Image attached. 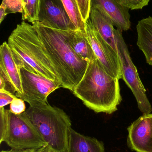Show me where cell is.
I'll list each match as a JSON object with an SVG mask.
<instances>
[{
  "instance_id": "6da1fadb",
  "label": "cell",
  "mask_w": 152,
  "mask_h": 152,
  "mask_svg": "<svg viewBox=\"0 0 152 152\" xmlns=\"http://www.w3.org/2000/svg\"><path fill=\"white\" fill-rule=\"evenodd\" d=\"M33 25L44 52L55 69L62 87L73 91L84 75L88 62L80 58L70 47L69 31L54 29L37 23Z\"/></svg>"
},
{
  "instance_id": "7a4b0ae2",
  "label": "cell",
  "mask_w": 152,
  "mask_h": 152,
  "mask_svg": "<svg viewBox=\"0 0 152 152\" xmlns=\"http://www.w3.org/2000/svg\"><path fill=\"white\" fill-rule=\"evenodd\" d=\"M119 79L109 75L98 59L88 63L84 75L73 94L97 113L112 114L122 100Z\"/></svg>"
},
{
  "instance_id": "3957f363",
  "label": "cell",
  "mask_w": 152,
  "mask_h": 152,
  "mask_svg": "<svg viewBox=\"0 0 152 152\" xmlns=\"http://www.w3.org/2000/svg\"><path fill=\"white\" fill-rule=\"evenodd\" d=\"M7 43L20 68H25L60 83L54 67L43 50L38 34L33 25L24 21L17 25L9 37Z\"/></svg>"
},
{
  "instance_id": "277c9868",
  "label": "cell",
  "mask_w": 152,
  "mask_h": 152,
  "mask_svg": "<svg viewBox=\"0 0 152 152\" xmlns=\"http://www.w3.org/2000/svg\"><path fill=\"white\" fill-rule=\"evenodd\" d=\"M49 146L67 152L71 121L62 109L49 104L30 106L22 113Z\"/></svg>"
},
{
  "instance_id": "5b68a950",
  "label": "cell",
  "mask_w": 152,
  "mask_h": 152,
  "mask_svg": "<svg viewBox=\"0 0 152 152\" xmlns=\"http://www.w3.org/2000/svg\"><path fill=\"white\" fill-rule=\"evenodd\" d=\"M8 126L4 142L11 150H37L47 144L33 125L23 115L14 114L7 110Z\"/></svg>"
},
{
  "instance_id": "8992f818",
  "label": "cell",
  "mask_w": 152,
  "mask_h": 152,
  "mask_svg": "<svg viewBox=\"0 0 152 152\" xmlns=\"http://www.w3.org/2000/svg\"><path fill=\"white\" fill-rule=\"evenodd\" d=\"M118 29L116 35L117 53L120 62L122 79L133 92L138 108L143 114H150L151 104L146 94V90L140 79L136 67L132 61L123 36Z\"/></svg>"
},
{
  "instance_id": "52a82bcc",
  "label": "cell",
  "mask_w": 152,
  "mask_h": 152,
  "mask_svg": "<svg viewBox=\"0 0 152 152\" xmlns=\"http://www.w3.org/2000/svg\"><path fill=\"white\" fill-rule=\"evenodd\" d=\"M23 94L17 97L30 106L47 104L48 96L62 87L60 83L31 72L25 68L20 69Z\"/></svg>"
},
{
  "instance_id": "ba28073f",
  "label": "cell",
  "mask_w": 152,
  "mask_h": 152,
  "mask_svg": "<svg viewBox=\"0 0 152 152\" xmlns=\"http://www.w3.org/2000/svg\"><path fill=\"white\" fill-rule=\"evenodd\" d=\"M85 25L86 31L92 49L105 71L112 77L122 79L117 52L104 40L94 27L89 18L86 21Z\"/></svg>"
},
{
  "instance_id": "9c48e42d",
  "label": "cell",
  "mask_w": 152,
  "mask_h": 152,
  "mask_svg": "<svg viewBox=\"0 0 152 152\" xmlns=\"http://www.w3.org/2000/svg\"><path fill=\"white\" fill-rule=\"evenodd\" d=\"M36 23L59 30H77L62 0H40Z\"/></svg>"
},
{
  "instance_id": "30bf717a",
  "label": "cell",
  "mask_w": 152,
  "mask_h": 152,
  "mask_svg": "<svg viewBox=\"0 0 152 152\" xmlns=\"http://www.w3.org/2000/svg\"><path fill=\"white\" fill-rule=\"evenodd\" d=\"M127 144L136 152H152V121L151 113L143 114L127 128Z\"/></svg>"
},
{
  "instance_id": "8fae6325",
  "label": "cell",
  "mask_w": 152,
  "mask_h": 152,
  "mask_svg": "<svg viewBox=\"0 0 152 152\" xmlns=\"http://www.w3.org/2000/svg\"><path fill=\"white\" fill-rule=\"evenodd\" d=\"M19 67L7 42L0 47V76L6 84L5 90L16 96L23 94Z\"/></svg>"
},
{
  "instance_id": "7c38bea8",
  "label": "cell",
  "mask_w": 152,
  "mask_h": 152,
  "mask_svg": "<svg viewBox=\"0 0 152 152\" xmlns=\"http://www.w3.org/2000/svg\"><path fill=\"white\" fill-rule=\"evenodd\" d=\"M99 7L110 18L113 25L122 31L128 30L131 27L129 9L119 0H91V7Z\"/></svg>"
},
{
  "instance_id": "4fadbf2b",
  "label": "cell",
  "mask_w": 152,
  "mask_h": 152,
  "mask_svg": "<svg viewBox=\"0 0 152 152\" xmlns=\"http://www.w3.org/2000/svg\"><path fill=\"white\" fill-rule=\"evenodd\" d=\"M91 22L104 40L117 52L116 35L118 28H114L110 18L99 7H92L89 17Z\"/></svg>"
},
{
  "instance_id": "5bb4252c",
  "label": "cell",
  "mask_w": 152,
  "mask_h": 152,
  "mask_svg": "<svg viewBox=\"0 0 152 152\" xmlns=\"http://www.w3.org/2000/svg\"><path fill=\"white\" fill-rule=\"evenodd\" d=\"M67 152H105V148L102 142L82 134L70 128Z\"/></svg>"
},
{
  "instance_id": "9a60e30c",
  "label": "cell",
  "mask_w": 152,
  "mask_h": 152,
  "mask_svg": "<svg viewBox=\"0 0 152 152\" xmlns=\"http://www.w3.org/2000/svg\"><path fill=\"white\" fill-rule=\"evenodd\" d=\"M68 41L74 52L83 60L89 63L97 58L92 49L86 30H70Z\"/></svg>"
},
{
  "instance_id": "2e32d148",
  "label": "cell",
  "mask_w": 152,
  "mask_h": 152,
  "mask_svg": "<svg viewBox=\"0 0 152 152\" xmlns=\"http://www.w3.org/2000/svg\"><path fill=\"white\" fill-rule=\"evenodd\" d=\"M136 28L137 44L143 53L147 63L152 66V17L141 20Z\"/></svg>"
},
{
  "instance_id": "e0dca14e",
  "label": "cell",
  "mask_w": 152,
  "mask_h": 152,
  "mask_svg": "<svg viewBox=\"0 0 152 152\" xmlns=\"http://www.w3.org/2000/svg\"><path fill=\"white\" fill-rule=\"evenodd\" d=\"M70 20L77 30L85 31V22L83 20L76 0H62Z\"/></svg>"
},
{
  "instance_id": "ac0fdd59",
  "label": "cell",
  "mask_w": 152,
  "mask_h": 152,
  "mask_svg": "<svg viewBox=\"0 0 152 152\" xmlns=\"http://www.w3.org/2000/svg\"><path fill=\"white\" fill-rule=\"evenodd\" d=\"M40 2V0H22V20H27L33 24L37 22Z\"/></svg>"
},
{
  "instance_id": "d6986e66",
  "label": "cell",
  "mask_w": 152,
  "mask_h": 152,
  "mask_svg": "<svg viewBox=\"0 0 152 152\" xmlns=\"http://www.w3.org/2000/svg\"><path fill=\"white\" fill-rule=\"evenodd\" d=\"M8 126L7 110L0 108V144L3 142Z\"/></svg>"
},
{
  "instance_id": "ffe728a7",
  "label": "cell",
  "mask_w": 152,
  "mask_h": 152,
  "mask_svg": "<svg viewBox=\"0 0 152 152\" xmlns=\"http://www.w3.org/2000/svg\"><path fill=\"white\" fill-rule=\"evenodd\" d=\"M125 7L129 10H142L147 6L150 0H119Z\"/></svg>"
},
{
  "instance_id": "44dd1931",
  "label": "cell",
  "mask_w": 152,
  "mask_h": 152,
  "mask_svg": "<svg viewBox=\"0 0 152 152\" xmlns=\"http://www.w3.org/2000/svg\"><path fill=\"white\" fill-rule=\"evenodd\" d=\"M2 2L6 5L10 13H23L22 0H2Z\"/></svg>"
},
{
  "instance_id": "7402d4cb",
  "label": "cell",
  "mask_w": 152,
  "mask_h": 152,
  "mask_svg": "<svg viewBox=\"0 0 152 152\" xmlns=\"http://www.w3.org/2000/svg\"><path fill=\"white\" fill-rule=\"evenodd\" d=\"M10 110L12 113L17 115L21 114L26 111V105L24 101L17 97L10 104Z\"/></svg>"
},
{
  "instance_id": "603a6c76",
  "label": "cell",
  "mask_w": 152,
  "mask_h": 152,
  "mask_svg": "<svg viewBox=\"0 0 152 152\" xmlns=\"http://www.w3.org/2000/svg\"><path fill=\"white\" fill-rule=\"evenodd\" d=\"M76 1L79 6L83 20L86 22L90 17L91 0H76Z\"/></svg>"
},
{
  "instance_id": "cb8c5ba5",
  "label": "cell",
  "mask_w": 152,
  "mask_h": 152,
  "mask_svg": "<svg viewBox=\"0 0 152 152\" xmlns=\"http://www.w3.org/2000/svg\"><path fill=\"white\" fill-rule=\"evenodd\" d=\"M17 96L5 89L0 90V108L10 104Z\"/></svg>"
},
{
  "instance_id": "d4e9b609",
  "label": "cell",
  "mask_w": 152,
  "mask_h": 152,
  "mask_svg": "<svg viewBox=\"0 0 152 152\" xmlns=\"http://www.w3.org/2000/svg\"><path fill=\"white\" fill-rule=\"evenodd\" d=\"M8 14H10V12L7 6L4 3L2 2L0 6V23L2 22L5 16Z\"/></svg>"
},
{
  "instance_id": "484cf974",
  "label": "cell",
  "mask_w": 152,
  "mask_h": 152,
  "mask_svg": "<svg viewBox=\"0 0 152 152\" xmlns=\"http://www.w3.org/2000/svg\"><path fill=\"white\" fill-rule=\"evenodd\" d=\"M35 152H60L54 150L48 145L43 146L41 148L36 150Z\"/></svg>"
},
{
  "instance_id": "4316f807",
  "label": "cell",
  "mask_w": 152,
  "mask_h": 152,
  "mask_svg": "<svg viewBox=\"0 0 152 152\" xmlns=\"http://www.w3.org/2000/svg\"><path fill=\"white\" fill-rule=\"evenodd\" d=\"M11 152H35L36 150H26L22 151H15V150H10Z\"/></svg>"
},
{
  "instance_id": "83f0119b",
  "label": "cell",
  "mask_w": 152,
  "mask_h": 152,
  "mask_svg": "<svg viewBox=\"0 0 152 152\" xmlns=\"http://www.w3.org/2000/svg\"><path fill=\"white\" fill-rule=\"evenodd\" d=\"M1 152H11V151L10 150V151H2Z\"/></svg>"
},
{
  "instance_id": "f1b7e54d",
  "label": "cell",
  "mask_w": 152,
  "mask_h": 152,
  "mask_svg": "<svg viewBox=\"0 0 152 152\" xmlns=\"http://www.w3.org/2000/svg\"><path fill=\"white\" fill-rule=\"evenodd\" d=\"M151 116L152 121V114L151 113Z\"/></svg>"
}]
</instances>
